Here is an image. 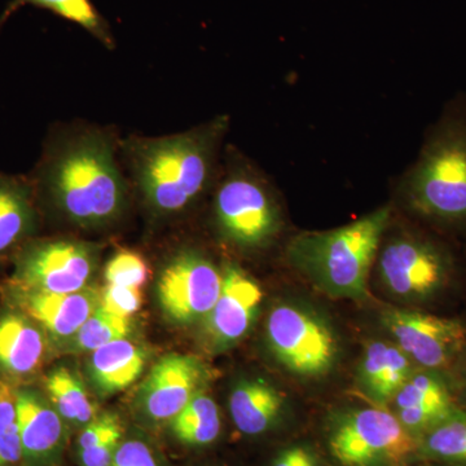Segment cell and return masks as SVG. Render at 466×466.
<instances>
[{"instance_id":"obj_24","label":"cell","mask_w":466,"mask_h":466,"mask_svg":"<svg viewBox=\"0 0 466 466\" xmlns=\"http://www.w3.org/2000/svg\"><path fill=\"white\" fill-rule=\"evenodd\" d=\"M45 390L58 415L76 424H88L96 417V407L78 379L66 367H57L45 377Z\"/></svg>"},{"instance_id":"obj_32","label":"cell","mask_w":466,"mask_h":466,"mask_svg":"<svg viewBox=\"0 0 466 466\" xmlns=\"http://www.w3.org/2000/svg\"><path fill=\"white\" fill-rule=\"evenodd\" d=\"M122 434L112 435L106 440L81 451V459L85 466H109L119 447Z\"/></svg>"},{"instance_id":"obj_29","label":"cell","mask_w":466,"mask_h":466,"mask_svg":"<svg viewBox=\"0 0 466 466\" xmlns=\"http://www.w3.org/2000/svg\"><path fill=\"white\" fill-rule=\"evenodd\" d=\"M100 305L118 317L131 319L142 308V289L106 284L101 293Z\"/></svg>"},{"instance_id":"obj_13","label":"cell","mask_w":466,"mask_h":466,"mask_svg":"<svg viewBox=\"0 0 466 466\" xmlns=\"http://www.w3.org/2000/svg\"><path fill=\"white\" fill-rule=\"evenodd\" d=\"M262 299V289L253 278L238 265H226L219 297L205 319L208 346L222 351L240 342L258 317Z\"/></svg>"},{"instance_id":"obj_30","label":"cell","mask_w":466,"mask_h":466,"mask_svg":"<svg viewBox=\"0 0 466 466\" xmlns=\"http://www.w3.org/2000/svg\"><path fill=\"white\" fill-rule=\"evenodd\" d=\"M271 466H325V462L312 444L294 441L276 453Z\"/></svg>"},{"instance_id":"obj_10","label":"cell","mask_w":466,"mask_h":466,"mask_svg":"<svg viewBox=\"0 0 466 466\" xmlns=\"http://www.w3.org/2000/svg\"><path fill=\"white\" fill-rule=\"evenodd\" d=\"M381 323L417 368L451 372L466 349V324L416 309H390Z\"/></svg>"},{"instance_id":"obj_15","label":"cell","mask_w":466,"mask_h":466,"mask_svg":"<svg viewBox=\"0 0 466 466\" xmlns=\"http://www.w3.org/2000/svg\"><path fill=\"white\" fill-rule=\"evenodd\" d=\"M205 377L207 370L200 359L179 354L159 359L142 389L147 415L155 421L173 420L202 391Z\"/></svg>"},{"instance_id":"obj_12","label":"cell","mask_w":466,"mask_h":466,"mask_svg":"<svg viewBox=\"0 0 466 466\" xmlns=\"http://www.w3.org/2000/svg\"><path fill=\"white\" fill-rule=\"evenodd\" d=\"M461 407L451 372L416 368L388 408L419 441Z\"/></svg>"},{"instance_id":"obj_4","label":"cell","mask_w":466,"mask_h":466,"mask_svg":"<svg viewBox=\"0 0 466 466\" xmlns=\"http://www.w3.org/2000/svg\"><path fill=\"white\" fill-rule=\"evenodd\" d=\"M410 210L444 225L466 222V124L447 119L401 183Z\"/></svg>"},{"instance_id":"obj_14","label":"cell","mask_w":466,"mask_h":466,"mask_svg":"<svg viewBox=\"0 0 466 466\" xmlns=\"http://www.w3.org/2000/svg\"><path fill=\"white\" fill-rule=\"evenodd\" d=\"M8 305L33 319L51 339H67L75 337L82 325L99 308V291L86 288L76 293H46L5 287Z\"/></svg>"},{"instance_id":"obj_6","label":"cell","mask_w":466,"mask_h":466,"mask_svg":"<svg viewBox=\"0 0 466 466\" xmlns=\"http://www.w3.org/2000/svg\"><path fill=\"white\" fill-rule=\"evenodd\" d=\"M376 262L383 288L410 305L437 299L447 289L453 274L449 251L413 233H398L382 241Z\"/></svg>"},{"instance_id":"obj_27","label":"cell","mask_w":466,"mask_h":466,"mask_svg":"<svg viewBox=\"0 0 466 466\" xmlns=\"http://www.w3.org/2000/svg\"><path fill=\"white\" fill-rule=\"evenodd\" d=\"M15 389L0 380V466H16L23 460Z\"/></svg>"},{"instance_id":"obj_5","label":"cell","mask_w":466,"mask_h":466,"mask_svg":"<svg viewBox=\"0 0 466 466\" xmlns=\"http://www.w3.org/2000/svg\"><path fill=\"white\" fill-rule=\"evenodd\" d=\"M324 447L333 466H412L417 441L389 408H346L328 417Z\"/></svg>"},{"instance_id":"obj_2","label":"cell","mask_w":466,"mask_h":466,"mask_svg":"<svg viewBox=\"0 0 466 466\" xmlns=\"http://www.w3.org/2000/svg\"><path fill=\"white\" fill-rule=\"evenodd\" d=\"M228 116L161 137H130L122 153L144 202L168 217L192 207L205 192L216 167Z\"/></svg>"},{"instance_id":"obj_3","label":"cell","mask_w":466,"mask_h":466,"mask_svg":"<svg viewBox=\"0 0 466 466\" xmlns=\"http://www.w3.org/2000/svg\"><path fill=\"white\" fill-rule=\"evenodd\" d=\"M390 219L391 208L382 207L339 228L302 233L288 245V260L328 297L364 299Z\"/></svg>"},{"instance_id":"obj_9","label":"cell","mask_w":466,"mask_h":466,"mask_svg":"<svg viewBox=\"0 0 466 466\" xmlns=\"http://www.w3.org/2000/svg\"><path fill=\"white\" fill-rule=\"evenodd\" d=\"M96 265V250L75 240L26 242L17 251L8 284L46 293H76L87 288Z\"/></svg>"},{"instance_id":"obj_18","label":"cell","mask_w":466,"mask_h":466,"mask_svg":"<svg viewBox=\"0 0 466 466\" xmlns=\"http://www.w3.org/2000/svg\"><path fill=\"white\" fill-rule=\"evenodd\" d=\"M16 412L23 460L29 465L42 464L50 458L63 438V417L41 392L17 386Z\"/></svg>"},{"instance_id":"obj_1","label":"cell","mask_w":466,"mask_h":466,"mask_svg":"<svg viewBox=\"0 0 466 466\" xmlns=\"http://www.w3.org/2000/svg\"><path fill=\"white\" fill-rule=\"evenodd\" d=\"M30 180L35 195H42L61 216L85 228L115 222L127 202L115 137L99 128L52 135Z\"/></svg>"},{"instance_id":"obj_26","label":"cell","mask_w":466,"mask_h":466,"mask_svg":"<svg viewBox=\"0 0 466 466\" xmlns=\"http://www.w3.org/2000/svg\"><path fill=\"white\" fill-rule=\"evenodd\" d=\"M131 332V319L118 317L99 305L75 336L78 351H95L116 339H127Z\"/></svg>"},{"instance_id":"obj_11","label":"cell","mask_w":466,"mask_h":466,"mask_svg":"<svg viewBox=\"0 0 466 466\" xmlns=\"http://www.w3.org/2000/svg\"><path fill=\"white\" fill-rule=\"evenodd\" d=\"M159 305L177 324L205 320L222 289V271L200 251L175 254L158 279Z\"/></svg>"},{"instance_id":"obj_25","label":"cell","mask_w":466,"mask_h":466,"mask_svg":"<svg viewBox=\"0 0 466 466\" xmlns=\"http://www.w3.org/2000/svg\"><path fill=\"white\" fill-rule=\"evenodd\" d=\"M170 421L175 437L188 446H208L222 431L219 408L204 391L196 394Z\"/></svg>"},{"instance_id":"obj_21","label":"cell","mask_w":466,"mask_h":466,"mask_svg":"<svg viewBox=\"0 0 466 466\" xmlns=\"http://www.w3.org/2000/svg\"><path fill=\"white\" fill-rule=\"evenodd\" d=\"M146 352L127 339H116L92 351L90 373L95 385L106 394L130 388L142 376Z\"/></svg>"},{"instance_id":"obj_33","label":"cell","mask_w":466,"mask_h":466,"mask_svg":"<svg viewBox=\"0 0 466 466\" xmlns=\"http://www.w3.org/2000/svg\"><path fill=\"white\" fill-rule=\"evenodd\" d=\"M451 375H452L453 381L456 383L460 401H461V398H466V349L464 352L460 355L455 366L451 370Z\"/></svg>"},{"instance_id":"obj_17","label":"cell","mask_w":466,"mask_h":466,"mask_svg":"<svg viewBox=\"0 0 466 466\" xmlns=\"http://www.w3.org/2000/svg\"><path fill=\"white\" fill-rule=\"evenodd\" d=\"M416 368L392 339H373L359 361V389L370 403L388 408Z\"/></svg>"},{"instance_id":"obj_19","label":"cell","mask_w":466,"mask_h":466,"mask_svg":"<svg viewBox=\"0 0 466 466\" xmlns=\"http://www.w3.org/2000/svg\"><path fill=\"white\" fill-rule=\"evenodd\" d=\"M285 397L262 379L245 380L233 388L229 413L242 434L259 437L280 426L285 415Z\"/></svg>"},{"instance_id":"obj_22","label":"cell","mask_w":466,"mask_h":466,"mask_svg":"<svg viewBox=\"0 0 466 466\" xmlns=\"http://www.w3.org/2000/svg\"><path fill=\"white\" fill-rule=\"evenodd\" d=\"M35 7L50 11L56 16L84 27L108 50H115L116 41L106 18L97 11L92 0H11L0 15V27L21 8Z\"/></svg>"},{"instance_id":"obj_34","label":"cell","mask_w":466,"mask_h":466,"mask_svg":"<svg viewBox=\"0 0 466 466\" xmlns=\"http://www.w3.org/2000/svg\"><path fill=\"white\" fill-rule=\"evenodd\" d=\"M412 466H464V465L441 464V462H431V461H417Z\"/></svg>"},{"instance_id":"obj_28","label":"cell","mask_w":466,"mask_h":466,"mask_svg":"<svg viewBox=\"0 0 466 466\" xmlns=\"http://www.w3.org/2000/svg\"><path fill=\"white\" fill-rule=\"evenodd\" d=\"M106 284L142 289L149 278V267L140 254L131 250L116 253L104 271Z\"/></svg>"},{"instance_id":"obj_31","label":"cell","mask_w":466,"mask_h":466,"mask_svg":"<svg viewBox=\"0 0 466 466\" xmlns=\"http://www.w3.org/2000/svg\"><path fill=\"white\" fill-rule=\"evenodd\" d=\"M109 466H158L152 451L139 441H127L119 444Z\"/></svg>"},{"instance_id":"obj_16","label":"cell","mask_w":466,"mask_h":466,"mask_svg":"<svg viewBox=\"0 0 466 466\" xmlns=\"http://www.w3.org/2000/svg\"><path fill=\"white\" fill-rule=\"evenodd\" d=\"M47 334L20 309L0 314V380L15 388L41 370L48 354Z\"/></svg>"},{"instance_id":"obj_20","label":"cell","mask_w":466,"mask_h":466,"mask_svg":"<svg viewBox=\"0 0 466 466\" xmlns=\"http://www.w3.org/2000/svg\"><path fill=\"white\" fill-rule=\"evenodd\" d=\"M35 196L32 180L0 173V258L20 250L35 229Z\"/></svg>"},{"instance_id":"obj_7","label":"cell","mask_w":466,"mask_h":466,"mask_svg":"<svg viewBox=\"0 0 466 466\" xmlns=\"http://www.w3.org/2000/svg\"><path fill=\"white\" fill-rule=\"evenodd\" d=\"M266 339L278 363L302 379L328 375L339 360V343L332 325L297 303H279L271 309Z\"/></svg>"},{"instance_id":"obj_8","label":"cell","mask_w":466,"mask_h":466,"mask_svg":"<svg viewBox=\"0 0 466 466\" xmlns=\"http://www.w3.org/2000/svg\"><path fill=\"white\" fill-rule=\"evenodd\" d=\"M214 217L223 238L242 249H260L281 229L280 208L268 187L249 168L226 175L214 198Z\"/></svg>"},{"instance_id":"obj_23","label":"cell","mask_w":466,"mask_h":466,"mask_svg":"<svg viewBox=\"0 0 466 466\" xmlns=\"http://www.w3.org/2000/svg\"><path fill=\"white\" fill-rule=\"evenodd\" d=\"M417 461L466 466L465 407L459 408L417 441Z\"/></svg>"}]
</instances>
